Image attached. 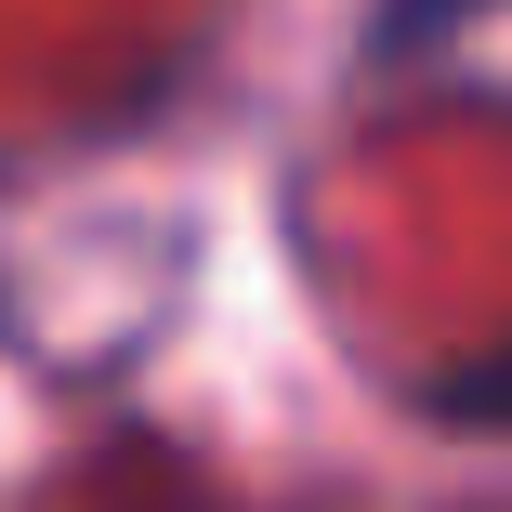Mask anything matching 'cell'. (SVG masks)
<instances>
[{"label":"cell","instance_id":"obj_1","mask_svg":"<svg viewBox=\"0 0 512 512\" xmlns=\"http://www.w3.org/2000/svg\"><path fill=\"white\" fill-rule=\"evenodd\" d=\"M407 14H421V27H460V14H486V0H407Z\"/></svg>","mask_w":512,"mask_h":512}]
</instances>
